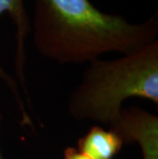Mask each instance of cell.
<instances>
[{"label": "cell", "instance_id": "6da1fadb", "mask_svg": "<svg viewBox=\"0 0 158 159\" xmlns=\"http://www.w3.org/2000/svg\"><path fill=\"white\" fill-rule=\"evenodd\" d=\"M37 52L60 65L84 64L109 52H133L157 40V12L143 23L107 13L90 0H35Z\"/></svg>", "mask_w": 158, "mask_h": 159}, {"label": "cell", "instance_id": "7a4b0ae2", "mask_svg": "<svg viewBox=\"0 0 158 159\" xmlns=\"http://www.w3.org/2000/svg\"><path fill=\"white\" fill-rule=\"evenodd\" d=\"M130 98L158 106V40L117 59L90 62L67 108L74 120L110 126Z\"/></svg>", "mask_w": 158, "mask_h": 159}, {"label": "cell", "instance_id": "3957f363", "mask_svg": "<svg viewBox=\"0 0 158 159\" xmlns=\"http://www.w3.org/2000/svg\"><path fill=\"white\" fill-rule=\"evenodd\" d=\"M30 20L25 0H0V80L8 87L21 116V125L36 134L26 81V39Z\"/></svg>", "mask_w": 158, "mask_h": 159}, {"label": "cell", "instance_id": "277c9868", "mask_svg": "<svg viewBox=\"0 0 158 159\" xmlns=\"http://www.w3.org/2000/svg\"><path fill=\"white\" fill-rule=\"evenodd\" d=\"M123 145L138 144L143 159H158V116L139 106L122 108L115 122L109 126Z\"/></svg>", "mask_w": 158, "mask_h": 159}, {"label": "cell", "instance_id": "5b68a950", "mask_svg": "<svg viewBox=\"0 0 158 159\" xmlns=\"http://www.w3.org/2000/svg\"><path fill=\"white\" fill-rule=\"evenodd\" d=\"M123 142L115 131L95 125L77 141V149L90 159H114L123 148Z\"/></svg>", "mask_w": 158, "mask_h": 159}, {"label": "cell", "instance_id": "8992f818", "mask_svg": "<svg viewBox=\"0 0 158 159\" xmlns=\"http://www.w3.org/2000/svg\"><path fill=\"white\" fill-rule=\"evenodd\" d=\"M63 159H90L76 147L68 146L63 150Z\"/></svg>", "mask_w": 158, "mask_h": 159}, {"label": "cell", "instance_id": "52a82bcc", "mask_svg": "<svg viewBox=\"0 0 158 159\" xmlns=\"http://www.w3.org/2000/svg\"><path fill=\"white\" fill-rule=\"evenodd\" d=\"M2 121H3V115H2V113H1V112H0V127H1ZM0 159H4V158H3L2 152H1V148H0Z\"/></svg>", "mask_w": 158, "mask_h": 159}]
</instances>
